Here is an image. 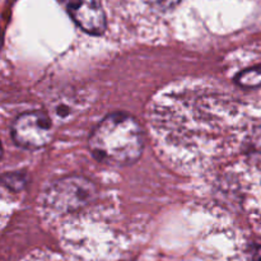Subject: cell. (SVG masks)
Instances as JSON below:
<instances>
[{
    "label": "cell",
    "instance_id": "6da1fadb",
    "mask_svg": "<svg viewBox=\"0 0 261 261\" xmlns=\"http://www.w3.org/2000/svg\"><path fill=\"white\" fill-rule=\"evenodd\" d=\"M144 138L139 122L125 112L110 114L89 137V149L98 162L111 166H130L143 153Z\"/></svg>",
    "mask_w": 261,
    "mask_h": 261
},
{
    "label": "cell",
    "instance_id": "7a4b0ae2",
    "mask_svg": "<svg viewBox=\"0 0 261 261\" xmlns=\"http://www.w3.org/2000/svg\"><path fill=\"white\" fill-rule=\"evenodd\" d=\"M96 186L82 176H68L56 181L46 194V203L59 213H73L88 205L96 196Z\"/></svg>",
    "mask_w": 261,
    "mask_h": 261
},
{
    "label": "cell",
    "instance_id": "3957f363",
    "mask_svg": "<svg viewBox=\"0 0 261 261\" xmlns=\"http://www.w3.org/2000/svg\"><path fill=\"white\" fill-rule=\"evenodd\" d=\"M53 122L41 111L20 114L12 125V138L18 147L36 150L46 147L53 140Z\"/></svg>",
    "mask_w": 261,
    "mask_h": 261
},
{
    "label": "cell",
    "instance_id": "277c9868",
    "mask_svg": "<svg viewBox=\"0 0 261 261\" xmlns=\"http://www.w3.org/2000/svg\"><path fill=\"white\" fill-rule=\"evenodd\" d=\"M74 22L93 36H99L106 30V15L98 0H59Z\"/></svg>",
    "mask_w": 261,
    "mask_h": 261
},
{
    "label": "cell",
    "instance_id": "5b68a950",
    "mask_svg": "<svg viewBox=\"0 0 261 261\" xmlns=\"http://www.w3.org/2000/svg\"><path fill=\"white\" fill-rule=\"evenodd\" d=\"M236 83L240 87L246 89H254L260 88L261 87V65L251 66L241 73L237 74L236 76Z\"/></svg>",
    "mask_w": 261,
    "mask_h": 261
},
{
    "label": "cell",
    "instance_id": "8992f818",
    "mask_svg": "<svg viewBox=\"0 0 261 261\" xmlns=\"http://www.w3.org/2000/svg\"><path fill=\"white\" fill-rule=\"evenodd\" d=\"M150 7L155 8L160 10H168L175 8L181 0H145Z\"/></svg>",
    "mask_w": 261,
    "mask_h": 261
},
{
    "label": "cell",
    "instance_id": "52a82bcc",
    "mask_svg": "<svg viewBox=\"0 0 261 261\" xmlns=\"http://www.w3.org/2000/svg\"><path fill=\"white\" fill-rule=\"evenodd\" d=\"M250 145L254 150L261 153V125L255 127L250 137Z\"/></svg>",
    "mask_w": 261,
    "mask_h": 261
},
{
    "label": "cell",
    "instance_id": "ba28073f",
    "mask_svg": "<svg viewBox=\"0 0 261 261\" xmlns=\"http://www.w3.org/2000/svg\"><path fill=\"white\" fill-rule=\"evenodd\" d=\"M250 261H261V246H255L250 254Z\"/></svg>",
    "mask_w": 261,
    "mask_h": 261
},
{
    "label": "cell",
    "instance_id": "9c48e42d",
    "mask_svg": "<svg viewBox=\"0 0 261 261\" xmlns=\"http://www.w3.org/2000/svg\"><path fill=\"white\" fill-rule=\"evenodd\" d=\"M2 154H3V148H2V143H0V158H2Z\"/></svg>",
    "mask_w": 261,
    "mask_h": 261
}]
</instances>
